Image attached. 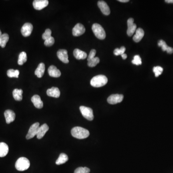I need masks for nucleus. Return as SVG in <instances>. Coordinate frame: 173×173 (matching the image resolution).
I'll use <instances>...</instances> for the list:
<instances>
[{"mask_svg":"<svg viewBox=\"0 0 173 173\" xmlns=\"http://www.w3.org/2000/svg\"><path fill=\"white\" fill-rule=\"evenodd\" d=\"M90 169L88 167H80L75 170L74 173H90Z\"/></svg>","mask_w":173,"mask_h":173,"instance_id":"31","label":"nucleus"},{"mask_svg":"<svg viewBox=\"0 0 173 173\" xmlns=\"http://www.w3.org/2000/svg\"><path fill=\"white\" fill-rule=\"evenodd\" d=\"M108 82V79L105 76L100 75L94 76L90 80V84L93 87L99 88L105 85Z\"/></svg>","mask_w":173,"mask_h":173,"instance_id":"2","label":"nucleus"},{"mask_svg":"<svg viewBox=\"0 0 173 173\" xmlns=\"http://www.w3.org/2000/svg\"><path fill=\"white\" fill-rule=\"evenodd\" d=\"M51 34H52V31H51V29H47L45 30L44 33L43 34L42 38L44 40H46L50 38V37H52Z\"/></svg>","mask_w":173,"mask_h":173,"instance_id":"34","label":"nucleus"},{"mask_svg":"<svg viewBox=\"0 0 173 173\" xmlns=\"http://www.w3.org/2000/svg\"><path fill=\"white\" fill-rule=\"evenodd\" d=\"M54 43V38L53 37H50V38L46 39V40H45V42H44V45L46 46H48V47L53 45Z\"/></svg>","mask_w":173,"mask_h":173,"instance_id":"35","label":"nucleus"},{"mask_svg":"<svg viewBox=\"0 0 173 173\" xmlns=\"http://www.w3.org/2000/svg\"><path fill=\"white\" fill-rule=\"evenodd\" d=\"M9 147L5 142H0V157H5L8 154Z\"/></svg>","mask_w":173,"mask_h":173,"instance_id":"23","label":"nucleus"},{"mask_svg":"<svg viewBox=\"0 0 173 173\" xmlns=\"http://www.w3.org/2000/svg\"><path fill=\"white\" fill-rule=\"evenodd\" d=\"M33 29V27L31 23H25L21 28V34L24 37H29L31 35Z\"/></svg>","mask_w":173,"mask_h":173,"instance_id":"7","label":"nucleus"},{"mask_svg":"<svg viewBox=\"0 0 173 173\" xmlns=\"http://www.w3.org/2000/svg\"><path fill=\"white\" fill-rule=\"evenodd\" d=\"M121 56L122 57L123 59H124V60L127 59V54H125V53H124V54H122V55H121Z\"/></svg>","mask_w":173,"mask_h":173,"instance_id":"37","label":"nucleus"},{"mask_svg":"<svg viewBox=\"0 0 173 173\" xmlns=\"http://www.w3.org/2000/svg\"><path fill=\"white\" fill-rule=\"evenodd\" d=\"M144 35V30L141 28H138L136 30V34L133 38L134 42H140L143 38Z\"/></svg>","mask_w":173,"mask_h":173,"instance_id":"20","label":"nucleus"},{"mask_svg":"<svg viewBox=\"0 0 173 173\" xmlns=\"http://www.w3.org/2000/svg\"><path fill=\"white\" fill-rule=\"evenodd\" d=\"M134 19L130 18L127 20V34L129 37L132 36L137 29V25L134 23Z\"/></svg>","mask_w":173,"mask_h":173,"instance_id":"9","label":"nucleus"},{"mask_svg":"<svg viewBox=\"0 0 173 173\" xmlns=\"http://www.w3.org/2000/svg\"><path fill=\"white\" fill-rule=\"evenodd\" d=\"M48 71L49 75L52 77H58L61 76V73L60 71L54 66H50L48 68Z\"/></svg>","mask_w":173,"mask_h":173,"instance_id":"17","label":"nucleus"},{"mask_svg":"<svg viewBox=\"0 0 173 173\" xmlns=\"http://www.w3.org/2000/svg\"><path fill=\"white\" fill-rule=\"evenodd\" d=\"M49 4L48 0H35L33 2L34 8L37 10H40L47 7Z\"/></svg>","mask_w":173,"mask_h":173,"instance_id":"11","label":"nucleus"},{"mask_svg":"<svg viewBox=\"0 0 173 173\" xmlns=\"http://www.w3.org/2000/svg\"><path fill=\"white\" fill-rule=\"evenodd\" d=\"M47 94L50 97L54 98H59L60 96V91L59 89L56 87H52L51 89H48L47 90Z\"/></svg>","mask_w":173,"mask_h":173,"instance_id":"18","label":"nucleus"},{"mask_svg":"<svg viewBox=\"0 0 173 173\" xmlns=\"http://www.w3.org/2000/svg\"><path fill=\"white\" fill-rule=\"evenodd\" d=\"M68 160V156L64 153L60 154L56 163L57 165H60L65 164Z\"/></svg>","mask_w":173,"mask_h":173,"instance_id":"25","label":"nucleus"},{"mask_svg":"<svg viewBox=\"0 0 173 173\" xmlns=\"http://www.w3.org/2000/svg\"><path fill=\"white\" fill-rule=\"evenodd\" d=\"M165 2L169 4H173V0H165Z\"/></svg>","mask_w":173,"mask_h":173,"instance_id":"38","label":"nucleus"},{"mask_svg":"<svg viewBox=\"0 0 173 173\" xmlns=\"http://www.w3.org/2000/svg\"><path fill=\"white\" fill-rule=\"evenodd\" d=\"M39 127H40L39 124L38 122L35 123L31 125L26 136V138L27 140L31 139L37 135Z\"/></svg>","mask_w":173,"mask_h":173,"instance_id":"6","label":"nucleus"},{"mask_svg":"<svg viewBox=\"0 0 173 173\" xmlns=\"http://www.w3.org/2000/svg\"><path fill=\"white\" fill-rule=\"evenodd\" d=\"M9 37L7 34H2L1 36L0 37V46L2 47L5 48V47L6 44L9 40Z\"/></svg>","mask_w":173,"mask_h":173,"instance_id":"26","label":"nucleus"},{"mask_svg":"<svg viewBox=\"0 0 173 173\" xmlns=\"http://www.w3.org/2000/svg\"><path fill=\"white\" fill-rule=\"evenodd\" d=\"M124 96L122 94H112L108 98V103L111 104H115L121 103L123 100Z\"/></svg>","mask_w":173,"mask_h":173,"instance_id":"10","label":"nucleus"},{"mask_svg":"<svg viewBox=\"0 0 173 173\" xmlns=\"http://www.w3.org/2000/svg\"><path fill=\"white\" fill-rule=\"evenodd\" d=\"M100 59L98 57H94L88 61V65L90 67H94L97 66L98 63H99Z\"/></svg>","mask_w":173,"mask_h":173,"instance_id":"29","label":"nucleus"},{"mask_svg":"<svg viewBox=\"0 0 173 173\" xmlns=\"http://www.w3.org/2000/svg\"><path fill=\"white\" fill-rule=\"evenodd\" d=\"M5 118L6 122L7 124H10L13 122L15 120V114L14 111L11 110H6L4 113Z\"/></svg>","mask_w":173,"mask_h":173,"instance_id":"14","label":"nucleus"},{"mask_svg":"<svg viewBox=\"0 0 173 173\" xmlns=\"http://www.w3.org/2000/svg\"><path fill=\"white\" fill-rule=\"evenodd\" d=\"M126 51V48L124 46L121 47L120 49H115V50L114 51V55L116 56H119V55H122V54L125 53V52Z\"/></svg>","mask_w":173,"mask_h":173,"instance_id":"32","label":"nucleus"},{"mask_svg":"<svg viewBox=\"0 0 173 173\" xmlns=\"http://www.w3.org/2000/svg\"><path fill=\"white\" fill-rule=\"evenodd\" d=\"M23 90L21 89H15L13 91V96L14 99L17 101H21L23 98Z\"/></svg>","mask_w":173,"mask_h":173,"instance_id":"24","label":"nucleus"},{"mask_svg":"<svg viewBox=\"0 0 173 173\" xmlns=\"http://www.w3.org/2000/svg\"><path fill=\"white\" fill-rule=\"evenodd\" d=\"M27 61V53L25 52H21L19 55V60H18V64L20 66L23 65Z\"/></svg>","mask_w":173,"mask_h":173,"instance_id":"27","label":"nucleus"},{"mask_svg":"<svg viewBox=\"0 0 173 173\" xmlns=\"http://www.w3.org/2000/svg\"><path fill=\"white\" fill-rule=\"evenodd\" d=\"M96 54V51L94 49H92L90 51V53H89V56L88 57V61H90V60H91V59H93L95 57V56Z\"/></svg>","mask_w":173,"mask_h":173,"instance_id":"36","label":"nucleus"},{"mask_svg":"<svg viewBox=\"0 0 173 173\" xmlns=\"http://www.w3.org/2000/svg\"><path fill=\"white\" fill-rule=\"evenodd\" d=\"M118 1L121 2H127L129 1V0H118Z\"/></svg>","mask_w":173,"mask_h":173,"instance_id":"39","label":"nucleus"},{"mask_svg":"<svg viewBox=\"0 0 173 173\" xmlns=\"http://www.w3.org/2000/svg\"><path fill=\"white\" fill-rule=\"evenodd\" d=\"M71 135L73 137L78 139H84L90 136V132L87 129L81 127H76L71 130Z\"/></svg>","mask_w":173,"mask_h":173,"instance_id":"1","label":"nucleus"},{"mask_svg":"<svg viewBox=\"0 0 173 173\" xmlns=\"http://www.w3.org/2000/svg\"><path fill=\"white\" fill-rule=\"evenodd\" d=\"M92 30L95 36H96L97 38L102 40L105 38L106 33L102 25L97 23H95L92 25Z\"/></svg>","mask_w":173,"mask_h":173,"instance_id":"4","label":"nucleus"},{"mask_svg":"<svg viewBox=\"0 0 173 173\" xmlns=\"http://www.w3.org/2000/svg\"><path fill=\"white\" fill-rule=\"evenodd\" d=\"M7 75L8 77L18 78L19 75V71L18 70H14L13 69H9L7 71Z\"/></svg>","mask_w":173,"mask_h":173,"instance_id":"28","label":"nucleus"},{"mask_svg":"<svg viewBox=\"0 0 173 173\" xmlns=\"http://www.w3.org/2000/svg\"><path fill=\"white\" fill-rule=\"evenodd\" d=\"M153 71L154 73L155 77H158L163 73V68L159 66H155L153 68Z\"/></svg>","mask_w":173,"mask_h":173,"instance_id":"30","label":"nucleus"},{"mask_svg":"<svg viewBox=\"0 0 173 173\" xmlns=\"http://www.w3.org/2000/svg\"><path fill=\"white\" fill-rule=\"evenodd\" d=\"M85 30V28L83 25L80 23H77L73 29L72 34L73 36L78 37L84 33Z\"/></svg>","mask_w":173,"mask_h":173,"instance_id":"8","label":"nucleus"},{"mask_svg":"<svg viewBox=\"0 0 173 173\" xmlns=\"http://www.w3.org/2000/svg\"><path fill=\"white\" fill-rule=\"evenodd\" d=\"M73 54L74 57L77 60H83L86 59L88 56L86 53L80 50L79 49H75L73 52Z\"/></svg>","mask_w":173,"mask_h":173,"instance_id":"19","label":"nucleus"},{"mask_svg":"<svg viewBox=\"0 0 173 173\" xmlns=\"http://www.w3.org/2000/svg\"><path fill=\"white\" fill-rule=\"evenodd\" d=\"M80 109L83 117L85 118L86 119L89 121H92L93 120V113L92 109L84 106H81Z\"/></svg>","mask_w":173,"mask_h":173,"instance_id":"5","label":"nucleus"},{"mask_svg":"<svg viewBox=\"0 0 173 173\" xmlns=\"http://www.w3.org/2000/svg\"><path fill=\"white\" fill-rule=\"evenodd\" d=\"M57 56L59 60H61L63 63H69L67 51L64 49L59 50L57 53Z\"/></svg>","mask_w":173,"mask_h":173,"instance_id":"12","label":"nucleus"},{"mask_svg":"<svg viewBox=\"0 0 173 173\" xmlns=\"http://www.w3.org/2000/svg\"><path fill=\"white\" fill-rule=\"evenodd\" d=\"M49 129V127L46 124H44L42 126H40L36 135L37 138L38 139L42 138L46 134V133L48 131Z\"/></svg>","mask_w":173,"mask_h":173,"instance_id":"16","label":"nucleus"},{"mask_svg":"<svg viewBox=\"0 0 173 173\" xmlns=\"http://www.w3.org/2000/svg\"><path fill=\"white\" fill-rule=\"evenodd\" d=\"M98 7L104 15H109L110 14V9L107 4L103 1H99L98 2Z\"/></svg>","mask_w":173,"mask_h":173,"instance_id":"13","label":"nucleus"},{"mask_svg":"<svg viewBox=\"0 0 173 173\" xmlns=\"http://www.w3.org/2000/svg\"><path fill=\"white\" fill-rule=\"evenodd\" d=\"M30 166V162L25 157H20L16 161L15 167L18 171H24L28 169Z\"/></svg>","mask_w":173,"mask_h":173,"instance_id":"3","label":"nucleus"},{"mask_svg":"<svg viewBox=\"0 0 173 173\" xmlns=\"http://www.w3.org/2000/svg\"><path fill=\"white\" fill-rule=\"evenodd\" d=\"M45 66L44 63H41L39 65L36 70L35 71V74L39 78L42 77L45 72Z\"/></svg>","mask_w":173,"mask_h":173,"instance_id":"21","label":"nucleus"},{"mask_svg":"<svg viewBox=\"0 0 173 173\" xmlns=\"http://www.w3.org/2000/svg\"><path fill=\"white\" fill-rule=\"evenodd\" d=\"M158 46L161 48V49L164 52L166 51L167 53H169V54L173 53V48L167 46L166 42L164 40H159V42H158Z\"/></svg>","mask_w":173,"mask_h":173,"instance_id":"22","label":"nucleus"},{"mask_svg":"<svg viewBox=\"0 0 173 173\" xmlns=\"http://www.w3.org/2000/svg\"><path fill=\"white\" fill-rule=\"evenodd\" d=\"M2 35V33L1 31V30H0V37Z\"/></svg>","mask_w":173,"mask_h":173,"instance_id":"40","label":"nucleus"},{"mask_svg":"<svg viewBox=\"0 0 173 173\" xmlns=\"http://www.w3.org/2000/svg\"><path fill=\"white\" fill-rule=\"evenodd\" d=\"M31 102H32L35 107L38 109H42L43 106L42 101L41 100L40 96L38 95H35L31 98Z\"/></svg>","mask_w":173,"mask_h":173,"instance_id":"15","label":"nucleus"},{"mask_svg":"<svg viewBox=\"0 0 173 173\" xmlns=\"http://www.w3.org/2000/svg\"><path fill=\"white\" fill-rule=\"evenodd\" d=\"M132 63L133 64L137 65V66L141 65L142 62H141V59L140 56L136 55V56H134V59L132 61Z\"/></svg>","mask_w":173,"mask_h":173,"instance_id":"33","label":"nucleus"}]
</instances>
